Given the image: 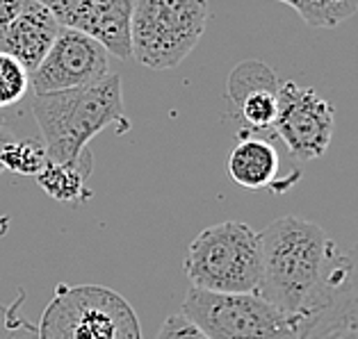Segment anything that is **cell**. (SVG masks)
<instances>
[{
    "label": "cell",
    "mask_w": 358,
    "mask_h": 339,
    "mask_svg": "<svg viewBox=\"0 0 358 339\" xmlns=\"http://www.w3.org/2000/svg\"><path fill=\"white\" fill-rule=\"evenodd\" d=\"M340 255L322 225L294 214L260 232L258 294L285 315L310 321L334 292Z\"/></svg>",
    "instance_id": "cell-1"
},
{
    "label": "cell",
    "mask_w": 358,
    "mask_h": 339,
    "mask_svg": "<svg viewBox=\"0 0 358 339\" xmlns=\"http://www.w3.org/2000/svg\"><path fill=\"white\" fill-rule=\"evenodd\" d=\"M30 107L48 160L59 164L76 162L96 135L112 123L126 121L121 77L117 73H108L90 86L34 93Z\"/></svg>",
    "instance_id": "cell-2"
},
{
    "label": "cell",
    "mask_w": 358,
    "mask_h": 339,
    "mask_svg": "<svg viewBox=\"0 0 358 339\" xmlns=\"http://www.w3.org/2000/svg\"><path fill=\"white\" fill-rule=\"evenodd\" d=\"M37 330L39 339H142L133 306L103 285H57Z\"/></svg>",
    "instance_id": "cell-3"
},
{
    "label": "cell",
    "mask_w": 358,
    "mask_h": 339,
    "mask_svg": "<svg viewBox=\"0 0 358 339\" xmlns=\"http://www.w3.org/2000/svg\"><path fill=\"white\" fill-rule=\"evenodd\" d=\"M185 276L208 292H256L260 282V232L242 221L201 230L187 248Z\"/></svg>",
    "instance_id": "cell-4"
},
{
    "label": "cell",
    "mask_w": 358,
    "mask_h": 339,
    "mask_svg": "<svg viewBox=\"0 0 358 339\" xmlns=\"http://www.w3.org/2000/svg\"><path fill=\"white\" fill-rule=\"evenodd\" d=\"M208 16V0H135L130 53L151 71L178 66L203 37Z\"/></svg>",
    "instance_id": "cell-5"
},
{
    "label": "cell",
    "mask_w": 358,
    "mask_h": 339,
    "mask_svg": "<svg viewBox=\"0 0 358 339\" xmlns=\"http://www.w3.org/2000/svg\"><path fill=\"white\" fill-rule=\"evenodd\" d=\"M182 315L213 339H301L308 326V321L285 315L258 292L226 294L189 287Z\"/></svg>",
    "instance_id": "cell-6"
},
{
    "label": "cell",
    "mask_w": 358,
    "mask_h": 339,
    "mask_svg": "<svg viewBox=\"0 0 358 339\" xmlns=\"http://www.w3.org/2000/svg\"><path fill=\"white\" fill-rule=\"evenodd\" d=\"M334 105L317 91L294 82L278 86V110L272 128L292 158L301 162L322 158L334 137Z\"/></svg>",
    "instance_id": "cell-7"
},
{
    "label": "cell",
    "mask_w": 358,
    "mask_h": 339,
    "mask_svg": "<svg viewBox=\"0 0 358 339\" xmlns=\"http://www.w3.org/2000/svg\"><path fill=\"white\" fill-rule=\"evenodd\" d=\"M108 68V53L99 41L78 30L59 28L46 57L30 73V86L34 93L78 89L101 82L110 73Z\"/></svg>",
    "instance_id": "cell-8"
},
{
    "label": "cell",
    "mask_w": 358,
    "mask_h": 339,
    "mask_svg": "<svg viewBox=\"0 0 358 339\" xmlns=\"http://www.w3.org/2000/svg\"><path fill=\"white\" fill-rule=\"evenodd\" d=\"M62 28L87 34L119 59L130 53V19L135 0H39Z\"/></svg>",
    "instance_id": "cell-9"
},
{
    "label": "cell",
    "mask_w": 358,
    "mask_h": 339,
    "mask_svg": "<svg viewBox=\"0 0 358 339\" xmlns=\"http://www.w3.org/2000/svg\"><path fill=\"white\" fill-rule=\"evenodd\" d=\"M301 339H358V246L340 257L331 299L308 321Z\"/></svg>",
    "instance_id": "cell-10"
},
{
    "label": "cell",
    "mask_w": 358,
    "mask_h": 339,
    "mask_svg": "<svg viewBox=\"0 0 358 339\" xmlns=\"http://www.w3.org/2000/svg\"><path fill=\"white\" fill-rule=\"evenodd\" d=\"M59 28L62 25L46 5L28 0L21 14L0 32V50L19 59L25 71L32 73L53 46Z\"/></svg>",
    "instance_id": "cell-11"
},
{
    "label": "cell",
    "mask_w": 358,
    "mask_h": 339,
    "mask_svg": "<svg viewBox=\"0 0 358 339\" xmlns=\"http://www.w3.org/2000/svg\"><path fill=\"white\" fill-rule=\"evenodd\" d=\"M278 173V153L267 139L247 137L235 144L229 155V176L247 189L274 187Z\"/></svg>",
    "instance_id": "cell-12"
},
{
    "label": "cell",
    "mask_w": 358,
    "mask_h": 339,
    "mask_svg": "<svg viewBox=\"0 0 358 339\" xmlns=\"http://www.w3.org/2000/svg\"><path fill=\"white\" fill-rule=\"evenodd\" d=\"M90 176H92V153L85 151L76 162L69 164L48 160V164L34 176V180L57 203H85L90 201V189H87Z\"/></svg>",
    "instance_id": "cell-13"
},
{
    "label": "cell",
    "mask_w": 358,
    "mask_h": 339,
    "mask_svg": "<svg viewBox=\"0 0 358 339\" xmlns=\"http://www.w3.org/2000/svg\"><path fill=\"white\" fill-rule=\"evenodd\" d=\"M290 5L310 28H336L352 19L358 10V0H278Z\"/></svg>",
    "instance_id": "cell-14"
},
{
    "label": "cell",
    "mask_w": 358,
    "mask_h": 339,
    "mask_svg": "<svg viewBox=\"0 0 358 339\" xmlns=\"http://www.w3.org/2000/svg\"><path fill=\"white\" fill-rule=\"evenodd\" d=\"M278 77L276 73L269 68L265 62H258V59H247V62H240L233 68L229 75V82H226V96L233 105L244 98L247 93L256 91V89H278Z\"/></svg>",
    "instance_id": "cell-15"
},
{
    "label": "cell",
    "mask_w": 358,
    "mask_h": 339,
    "mask_svg": "<svg viewBox=\"0 0 358 339\" xmlns=\"http://www.w3.org/2000/svg\"><path fill=\"white\" fill-rule=\"evenodd\" d=\"M3 169H10L16 176L34 178L48 164V153L41 139H12L0 151Z\"/></svg>",
    "instance_id": "cell-16"
},
{
    "label": "cell",
    "mask_w": 358,
    "mask_h": 339,
    "mask_svg": "<svg viewBox=\"0 0 358 339\" xmlns=\"http://www.w3.org/2000/svg\"><path fill=\"white\" fill-rule=\"evenodd\" d=\"M240 110L244 123L253 130H269L274 126L278 110V89H256L247 93L235 105Z\"/></svg>",
    "instance_id": "cell-17"
},
{
    "label": "cell",
    "mask_w": 358,
    "mask_h": 339,
    "mask_svg": "<svg viewBox=\"0 0 358 339\" xmlns=\"http://www.w3.org/2000/svg\"><path fill=\"white\" fill-rule=\"evenodd\" d=\"M30 89V73L25 66L0 50V110H7L21 103Z\"/></svg>",
    "instance_id": "cell-18"
},
{
    "label": "cell",
    "mask_w": 358,
    "mask_h": 339,
    "mask_svg": "<svg viewBox=\"0 0 358 339\" xmlns=\"http://www.w3.org/2000/svg\"><path fill=\"white\" fill-rule=\"evenodd\" d=\"M23 301L25 292H19L10 306H0V339H39L37 326H32L21 315Z\"/></svg>",
    "instance_id": "cell-19"
},
{
    "label": "cell",
    "mask_w": 358,
    "mask_h": 339,
    "mask_svg": "<svg viewBox=\"0 0 358 339\" xmlns=\"http://www.w3.org/2000/svg\"><path fill=\"white\" fill-rule=\"evenodd\" d=\"M155 339H213V337L203 328H199L187 315L176 312V315H169L164 319Z\"/></svg>",
    "instance_id": "cell-20"
},
{
    "label": "cell",
    "mask_w": 358,
    "mask_h": 339,
    "mask_svg": "<svg viewBox=\"0 0 358 339\" xmlns=\"http://www.w3.org/2000/svg\"><path fill=\"white\" fill-rule=\"evenodd\" d=\"M25 3H28V0H0V32L21 14Z\"/></svg>",
    "instance_id": "cell-21"
},
{
    "label": "cell",
    "mask_w": 358,
    "mask_h": 339,
    "mask_svg": "<svg viewBox=\"0 0 358 339\" xmlns=\"http://www.w3.org/2000/svg\"><path fill=\"white\" fill-rule=\"evenodd\" d=\"M12 139H14V135L10 133V130L0 126V151H3V149H5V144H10ZM0 173H3V162H0Z\"/></svg>",
    "instance_id": "cell-22"
}]
</instances>
